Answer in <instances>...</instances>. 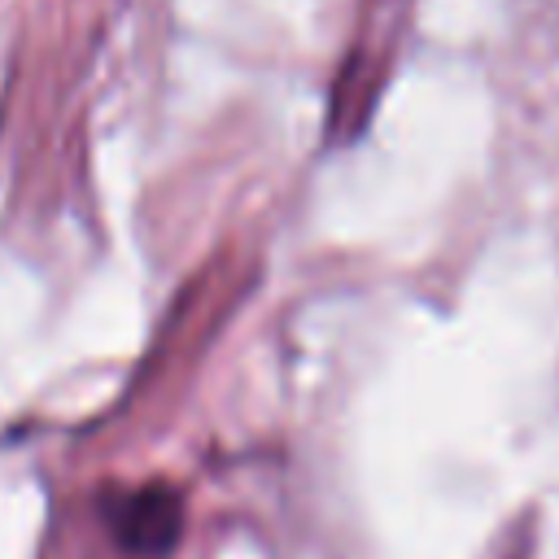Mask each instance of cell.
I'll return each instance as SVG.
<instances>
[{"label":"cell","mask_w":559,"mask_h":559,"mask_svg":"<svg viewBox=\"0 0 559 559\" xmlns=\"http://www.w3.org/2000/svg\"><path fill=\"white\" fill-rule=\"evenodd\" d=\"M109 537L131 559H166L183 537V498L166 480L131 485L105 498L100 507Z\"/></svg>","instance_id":"obj_1"}]
</instances>
